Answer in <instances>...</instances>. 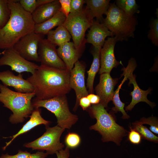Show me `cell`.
<instances>
[{
	"instance_id": "cell-1",
	"label": "cell",
	"mask_w": 158,
	"mask_h": 158,
	"mask_svg": "<svg viewBox=\"0 0 158 158\" xmlns=\"http://www.w3.org/2000/svg\"><path fill=\"white\" fill-rule=\"evenodd\" d=\"M70 71L40 65L26 79L33 86L37 100H45L66 95L71 88Z\"/></svg>"
},
{
	"instance_id": "cell-2",
	"label": "cell",
	"mask_w": 158,
	"mask_h": 158,
	"mask_svg": "<svg viewBox=\"0 0 158 158\" xmlns=\"http://www.w3.org/2000/svg\"><path fill=\"white\" fill-rule=\"evenodd\" d=\"M8 4L10 16L0 29V49H4L13 47L20 38L34 32L35 25L32 15L23 8L18 0H8Z\"/></svg>"
},
{
	"instance_id": "cell-3",
	"label": "cell",
	"mask_w": 158,
	"mask_h": 158,
	"mask_svg": "<svg viewBox=\"0 0 158 158\" xmlns=\"http://www.w3.org/2000/svg\"><path fill=\"white\" fill-rule=\"evenodd\" d=\"M35 96L34 92H18L0 84V102L12 112L9 121L12 124L23 122L31 114L34 109L31 100Z\"/></svg>"
},
{
	"instance_id": "cell-4",
	"label": "cell",
	"mask_w": 158,
	"mask_h": 158,
	"mask_svg": "<svg viewBox=\"0 0 158 158\" xmlns=\"http://www.w3.org/2000/svg\"><path fill=\"white\" fill-rule=\"evenodd\" d=\"M102 23L111 32L117 42L127 41L134 38L137 25L135 16H130L118 8L115 2L110 3Z\"/></svg>"
},
{
	"instance_id": "cell-5",
	"label": "cell",
	"mask_w": 158,
	"mask_h": 158,
	"mask_svg": "<svg viewBox=\"0 0 158 158\" xmlns=\"http://www.w3.org/2000/svg\"><path fill=\"white\" fill-rule=\"evenodd\" d=\"M87 110L97 120L95 124L90 126V129L98 132L102 135L103 142L112 141L119 145L126 133L124 128L116 123L112 116L100 103L92 104Z\"/></svg>"
},
{
	"instance_id": "cell-6",
	"label": "cell",
	"mask_w": 158,
	"mask_h": 158,
	"mask_svg": "<svg viewBox=\"0 0 158 158\" xmlns=\"http://www.w3.org/2000/svg\"><path fill=\"white\" fill-rule=\"evenodd\" d=\"M93 21L89 11L85 7L80 12L70 13L63 24L70 34L75 47L81 54L86 42V32Z\"/></svg>"
},
{
	"instance_id": "cell-7",
	"label": "cell",
	"mask_w": 158,
	"mask_h": 158,
	"mask_svg": "<svg viewBox=\"0 0 158 158\" xmlns=\"http://www.w3.org/2000/svg\"><path fill=\"white\" fill-rule=\"evenodd\" d=\"M32 104L34 108L44 107L54 114L57 125L65 129H70L78 120V116L70 111L66 95L45 100L34 99Z\"/></svg>"
},
{
	"instance_id": "cell-8",
	"label": "cell",
	"mask_w": 158,
	"mask_h": 158,
	"mask_svg": "<svg viewBox=\"0 0 158 158\" xmlns=\"http://www.w3.org/2000/svg\"><path fill=\"white\" fill-rule=\"evenodd\" d=\"M65 130L58 125L47 127L42 135L32 142L25 143L24 147L32 150L46 151L49 154H55L64 147L63 144L60 142V138Z\"/></svg>"
},
{
	"instance_id": "cell-9",
	"label": "cell",
	"mask_w": 158,
	"mask_h": 158,
	"mask_svg": "<svg viewBox=\"0 0 158 158\" xmlns=\"http://www.w3.org/2000/svg\"><path fill=\"white\" fill-rule=\"evenodd\" d=\"M136 66L137 63L135 59L131 58L129 60L127 67H123L122 69V70L123 71L122 76L126 75L129 80L128 85L133 84L134 87L133 91L130 93L132 97V101L130 104L125 107V110L126 111H131L137 104L140 102H146L152 108L155 105L154 103L149 100L147 97L148 95L150 92L151 89L149 88L147 90H142L137 83L136 76L133 74V72Z\"/></svg>"
},
{
	"instance_id": "cell-10",
	"label": "cell",
	"mask_w": 158,
	"mask_h": 158,
	"mask_svg": "<svg viewBox=\"0 0 158 158\" xmlns=\"http://www.w3.org/2000/svg\"><path fill=\"white\" fill-rule=\"evenodd\" d=\"M44 35L34 32L20 38L14 45L13 48L26 60L40 62L38 50L40 40Z\"/></svg>"
},
{
	"instance_id": "cell-11",
	"label": "cell",
	"mask_w": 158,
	"mask_h": 158,
	"mask_svg": "<svg viewBox=\"0 0 158 158\" xmlns=\"http://www.w3.org/2000/svg\"><path fill=\"white\" fill-rule=\"evenodd\" d=\"M3 55L0 58V66H10L12 71L21 73L23 72L33 74L39 66L28 61L22 57L13 47L4 49L1 53Z\"/></svg>"
},
{
	"instance_id": "cell-12",
	"label": "cell",
	"mask_w": 158,
	"mask_h": 158,
	"mask_svg": "<svg viewBox=\"0 0 158 158\" xmlns=\"http://www.w3.org/2000/svg\"><path fill=\"white\" fill-rule=\"evenodd\" d=\"M38 53L41 65L60 69H66V66L59 56L56 46L47 39H42L40 41Z\"/></svg>"
},
{
	"instance_id": "cell-13",
	"label": "cell",
	"mask_w": 158,
	"mask_h": 158,
	"mask_svg": "<svg viewBox=\"0 0 158 158\" xmlns=\"http://www.w3.org/2000/svg\"><path fill=\"white\" fill-rule=\"evenodd\" d=\"M85 66L78 60L70 71V86L71 88L75 91L76 96L74 111L77 110L79 105L80 99L83 97H87L89 94L85 83Z\"/></svg>"
},
{
	"instance_id": "cell-14",
	"label": "cell",
	"mask_w": 158,
	"mask_h": 158,
	"mask_svg": "<svg viewBox=\"0 0 158 158\" xmlns=\"http://www.w3.org/2000/svg\"><path fill=\"white\" fill-rule=\"evenodd\" d=\"M117 42L114 37H108L105 40L100 51L99 74L110 73L114 68L117 67L121 63L116 60L114 55V47Z\"/></svg>"
},
{
	"instance_id": "cell-15",
	"label": "cell",
	"mask_w": 158,
	"mask_h": 158,
	"mask_svg": "<svg viewBox=\"0 0 158 158\" xmlns=\"http://www.w3.org/2000/svg\"><path fill=\"white\" fill-rule=\"evenodd\" d=\"M118 80L113 78L110 73H104L100 74L99 81L96 87V95L100 99V103L104 108L107 107L109 102L112 100L114 93V87Z\"/></svg>"
},
{
	"instance_id": "cell-16",
	"label": "cell",
	"mask_w": 158,
	"mask_h": 158,
	"mask_svg": "<svg viewBox=\"0 0 158 158\" xmlns=\"http://www.w3.org/2000/svg\"><path fill=\"white\" fill-rule=\"evenodd\" d=\"M0 80L4 85L13 87L16 92L22 93L34 92L33 86L23 78V74L21 73L16 75L9 70L0 72Z\"/></svg>"
},
{
	"instance_id": "cell-17",
	"label": "cell",
	"mask_w": 158,
	"mask_h": 158,
	"mask_svg": "<svg viewBox=\"0 0 158 158\" xmlns=\"http://www.w3.org/2000/svg\"><path fill=\"white\" fill-rule=\"evenodd\" d=\"M86 36V42L92 44L94 47H101L107 37H113L111 32L103 23L94 20Z\"/></svg>"
},
{
	"instance_id": "cell-18",
	"label": "cell",
	"mask_w": 158,
	"mask_h": 158,
	"mask_svg": "<svg viewBox=\"0 0 158 158\" xmlns=\"http://www.w3.org/2000/svg\"><path fill=\"white\" fill-rule=\"evenodd\" d=\"M60 8L59 0H52L37 8L31 14L33 20L35 24L42 23L55 15Z\"/></svg>"
},
{
	"instance_id": "cell-19",
	"label": "cell",
	"mask_w": 158,
	"mask_h": 158,
	"mask_svg": "<svg viewBox=\"0 0 158 158\" xmlns=\"http://www.w3.org/2000/svg\"><path fill=\"white\" fill-rule=\"evenodd\" d=\"M57 51L59 56L65 64L67 69L70 71L81 55L75 47L73 42L70 41L59 46Z\"/></svg>"
},
{
	"instance_id": "cell-20",
	"label": "cell",
	"mask_w": 158,
	"mask_h": 158,
	"mask_svg": "<svg viewBox=\"0 0 158 158\" xmlns=\"http://www.w3.org/2000/svg\"><path fill=\"white\" fill-rule=\"evenodd\" d=\"M41 113V110L39 108H34L31 115L29 116L30 117L29 120L16 134L10 137L11 139L6 143V145L3 147V150H5L17 137L28 132L35 127L41 124L47 126L49 124L50 122L43 118Z\"/></svg>"
},
{
	"instance_id": "cell-21",
	"label": "cell",
	"mask_w": 158,
	"mask_h": 158,
	"mask_svg": "<svg viewBox=\"0 0 158 158\" xmlns=\"http://www.w3.org/2000/svg\"><path fill=\"white\" fill-rule=\"evenodd\" d=\"M110 0H85L86 8L89 11L94 19L96 21L102 23L104 18L103 15H106L109 7Z\"/></svg>"
},
{
	"instance_id": "cell-22",
	"label": "cell",
	"mask_w": 158,
	"mask_h": 158,
	"mask_svg": "<svg viewBox=\"0 0 158 158\" xmlns=\"http://www.w3.org/2000/svg\"><path fill=\"white\" fill-rule=\"evenodd\" d=\"M91 52L93 56V60L89 70L87 72V87L89 94L94 92L93 84L97 73L100 68V51L102 47H94Z\"/></svg>"
},
{
	"instance_id": "cell-23",
	"label": "cell",
	"mask_w": 158,
	"mask_h": 158,
	"mask_svg": "<svg viewBox=\"0 0 158 158\" xmlns=\"http://www.w3.org/2000/svg\"><path fill=\"white\" fill-rule=\"evenodd\" d=\"M66 18V16L59 11L55 15L46 21L38 24H35L34 32L44 35L55 27L63 25Z\"/></svg>"
},
{
	"instance_id": "cell-24",
	"label": "cell",
	"mask_w": 158,
	"mask_h": 158,
	"mask_svg": "<svg viewBox=\"0 0 158 158\" xmlns=\"http://www.w3.org/2000/svg\"><path fill=\"white\" fill-rule=\"evenodd\" d=\"M47 39L55 46H60L70 41L71 36L67 29L62 25L54 30L49 31L46 35Z\"/></svg>"
},
{
	"instance_id": "cell-25",
	"label": "cell",
	"mask_w": 158,
	"mask_h": 158,
	"mask_svg": "<svg viewBox=\"0 0 158 158\" xmlns=\"http://www.w3.org/2000/svg\"><path fill=\"white\" fill-rule=\"evenodd\" d=\"M114 2L118 8L129 16H133L140 12L135 0H116Z\"/></svg>"
},
{
	"instance_id": "cell-26",
	"label": "cell",
	"mask_w": 158,
	"mask_h": 158,
	"mask_svg": "<svg viewBox=\"0 0 158 158\" xmlns=\"http://www.w3.org/2000/svg\"><path fill=\"white\" fill-rule=\"evenodd\" d=\"M124 78L120 85H118V88L114 91L112 101L114 105V107L112 108V110L114 112L117 113L118 111L121 112L122 114V118L123 119H128L130 117L124 109L125 104L122 102L120 99L119 96V90L123 83L128 79L127 77L125 75Z\"/></svg>"
},
{
	"instance_id": "cell-27",
	"label": "cell",
	"mask_w": 158,
	"mask_h": 158,
	"mask_svg": "<svg viewBox=\"0 0 158 158\" xmlns=\"http://www.w3.org/2000/svg\"><path fill=\"white\" fill-rule=\"evenodd\" d=\"M133 129L138 132L143 138L148 140L157 143L158 137L152 133L140 121H136L133 124Z\"/></svg>"
},
{
	"instance_id": "cell-28",
	"label": "cell",
	"mask_w": 158,
	"mask_h": 158,
	"mask_svg": "<svg viewBox=\"0 0 158 158\" xmlns=\"http://www.w3.org/2000/svg\"><path fill=\"white\" fill-rule=\"evenodd\" d=\"M52 0H18L21 6L27 12L31 14L40 6L50 2Z\"/></svg>"
},
{
	"instance_id": "cell-29",
	"label": "cell",
	"mask_w": 158,
	"mask_h": 158,
	"mask_svg": "<svg viewBox=\"0 0 158 158\" xmlns=\"http://www.w3.org/2000/svg\"><path fill=\"white\" fill-rule=\"evenodd\" d=\"M8 1V0H0V29L5 25L10 16L11 12Z\"/></svg>"
},
{
	"instance_id": "cell-30",
	"label": "cell",
	"mask_w": 158,
	"mask_h": 158,
	"mask_svg": "<svg viewBox=\"0 0 158 158\" xmlns=\"http://www.w3.org/2000/svg\"><path fill=\"white\" fill-rule=\"evenodd\" d=\"M150 29L147 35L148 38L155 46H158V16L151 20L149 24Z\"/></svg>"
},
{
	"instance_id": "cell-31",
	"label": "cell",
	"mask_w": 158,
	"mask_h": 158,
	"mask_svg": "<svg viewBox=\"0 0 158 158\" xmlns=\"http://www.w3.org/2000/svg\"><path fill=\"white\" fill-rule=\"evenodd\" d=\"M65 142L66 147L68 148H75L79 145L81 139L77 133L70 132L66 135Z\"/></svg>"
},
{
	"instance_id": "cell-32",
	"label": "cell",
	"mask_w": 158,
	"mask_h": 158,
	"mask_svg": "<svg viewBox=\"0 0 158 158\" xmlns=\"http://www.w3.org/2000/svg\"><path fill=\"white\" fill-rule=\"evenodd\" d=\"M140 121L143 124H147L150 125V130L154 133L158 134V121L156 117L153 116L147 118L143 117Z\"/></svg>"
},
{
	"instance_id": "cell-33",
	"label": "cell",
	"mask_w": 158,
	"mask_h": 158,
	"mask_svg": "<svg viewBox=\"0 0 158 158\" xmlns=\"http://www.w3.org/2000/svg\"><path fill=\"white\" fill-rule=\"evenodd\" d=\"M84 4L85 0H71L70 13H75L81 11Z\"/></svg>"
},
{
	"instance_id": "cell-34",
	"label": "cell",
	"mask_w": 158,
	"mask_h": 158,
	"mask_svg": "<svg viewBox=\"0 0 158 158\" xmlns=\"http://www.w3.org/2000/svg\"><path fill=\"white\" fill-rule=\"evenodd\" d=\"M130 130L128 135V139L129 141L134 144H138L140 143L142 137L139 133L131 127H130Z\"/></svg>"
},
{
	"instance_id": "cell-35",
	"label": "cell",
	"mask_w": 158,
	"mask_h": 158,
	"mask_svg": "<svg viewBox=\"0 0 158 158\" xmlns=\"http://www.w3.org/2000/svg\"><path fill=\"white\" fill-rule=\"evenodd\" d=\"M60 5L59 11L67 17L70 13L71 0H59Z\"/></svg>"
},
{
	"instance_id": "cell-36",
	"label": "cell",
	"mask_w": 158,
	"mask_h": 158,
	"mask_svg": "<svg viewBox=\"0 0 158 158\" xmlns=\"http://www.w3.org/2000/svg\"><path fill=\"white\" fill-rule=\"evenodd\" d=\"M31 154L27 151H23L19 150L18 153L14 155H10L7 153L2 154L0 158H27Z\"/></svg>"
},
{
	"instance_id": "cell-37",
	"label": "cell",
	"mask_w": 158,
	"mask_h": 158,
	"mask_svg": "<svg viewBox=\"0 0 158 158\" xmlns=\"http://www.w3.org/2000/svg\"><path fill=\"white\" fill-rule=\"evenodd\" d=\"M55 154L57 158H69L70 155L69 148L66 147L65 149L60 150Z\"/></svg>"
},
{
	"instance_id": "cell-38",
	"label": "cell",
	"mask_w": 158,
	"mask_h": 158,
	"mask_svg": "<svg viewBox=\"0 0 158 158\" xmlns=\"http://www.w3.org/2000/svg\"><path fill=\"white\" fill-rule=\"evenodd\" d=\"M79 105L82 108L83 110H87L91 106L90 102L87 97L81 98L79 101Z\"/></svg>"
},
{
	"instance_id": "cell-39",
	"label": "cell",
	"mask_w": 158,
	"mask_h": 158,
	"mask_svg": "<svg viewBox=\"0 0 158 158\" xmlns=\"http://www.w3.org/2000/svg\"><path fill=\"white\" fill-rule=\"evenodd\" d=\"M91 104H99L100 102L99 97L97 95L93 93L89 94L87 96Z\"/></svg>"
},
{
	"instance_id": "cell-40",
	"label": "cell",
	"mask_w": 158,
	"mask_h": 158,
	"mask_svg": "<svg viewBox=\"0 0 158 158\" xmlns=\"http://www.w3.org/2000/svg\"><path fill=\"white\" fill-rule=\"evenodd\" d=\"M48 155L46 152L38 151L35 153L31 154L27 158H45Z\"/></svg>"
},
{
	"instance_id": "cell-41",
	"label": "cell",
	"mask_w": 158,
	"mask_h": 158,
	"mask_svg": "<svg viewBox=\"0 0 158 158\" xmlns=\"http://www.w3.org/2000/svg\"><path fill=\"white\" fill-rule=\"evenodd\" d=\"M77 158H80L79 157H77Z\"/></svg>"
}]
</instances>
